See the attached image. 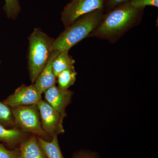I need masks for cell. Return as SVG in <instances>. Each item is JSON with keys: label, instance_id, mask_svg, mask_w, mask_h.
Segmentation results:
<instances>
[{"label": "cell", "instance_id": "obj_10", "mask_svg": "<svg viewBox=\"0 0 158 158\" xmlns=\"http://www.w3.org/2000/svg\"><path fill=\"white\" fill-rule=\"evenodd\" d=\"M19 150L18 158H47L35 135L22 141L19 145Z\"/></svg>", "mask_w": 158, "mask_h": 158}, {"label": "cell", "instance_id": "obj_14", "mask_svg": "<svg viewBox=\"0 0 158 158\" xmlns=\"http://www.w3.org/2000/svg\"><path fill=\"white\" fill-rule=\"evenodd\" d=\"M77 74L74 66L60 73L56 77L58 87L62 90H68L75 83Z\"/></svg>", "mask_w": 158, "mask_h": 158}, {"label": "cell", "instance_id": "obj_13", "mask_svg": "<svg viewBox=\"0 0 158 158\" xmlns=\"http://www.w3.org/2000/svg\"><path fill=\"white\" fill-rule=\"evenodd\" d=\"M68 51H63L58 53L52 63V68L56 77L60 73L74 66L76 61L69 54Z\"/></svg>", "mask_w": 158, "mask_h": 158}, {"label": "cell", "instance_id": "obj_15", "mask_svg": "<svg viewBox=\"0 0 158 158\" xmlns=\"http://www.w3.org/2000/svg\"><path fill=\"white\" fill-rule=\"evenodd\" d=\"M0 124L8 128H17L12 109L2 102H0Z\"/></svg>", "mask_w": 158, "mask_h": 158}, {"label": "cell", "instance_id": "obj_12", "mask_svg": "<svg viewBox=\"0 0 158 158\" xmlns=\"http://www.w3.org/2000/svg\"><path fill=\"white\" fill-rule=\"evenodd\" d=\"M40 145L47 158H64L59 146L58 137H54L51 141H46L37 137Z\"/></svg>", "mask_w": 158, "mask_h": 158}, {"label": "cell", "instance_id": "obj_19", "mask_svg": "<svg viewBox=\"0 0 158 158\" xmlns=\"http://www.w3.org/2000/svg\"><path fill=\"white\" fill-rule=\"evenodd\" d=\"M72 158H100L96 152L90 151L81 150L75 153Z\"/></svg>", "mask_w": 158, "mask_h": 158}, {"label": "cell", "instance_id": "obj_8", "mask_svg": "<svg viewBox=\"0 0 158 158\" xmlns=\"http://www.w3.org/2000/svg\"><path fill=\"white\" fill-rule=\"evenodd\" d=\"M45 100L58 112L66 116L65 109L71 102L73 92L54 85L44 92Z\"/></svg>", "mask_w": 158, "mask_h": 158}, {"label": "cell", "instance_id": "obj_11", "mask_svg": "<svg viewBox=\"0 0 158 158\" xmlns=\"http://www.w3.org/2000/svg\"><path fill=\"white\" fill-rule=\"evenodd\" d=\"M27 133L18 128H8L0 124V142L15 147L27 139Z\"/></svg>", "mask_w": 158, "mask_h": 158}, {"label": "cell", "instance_id": "obj_21", "mask_svg": "<svg viewBox=\"0 0 158 158\" xmlns=\"http://www.w3.org/2000/svg\"><path fill=\"white\" fill-rule=\"evenodd\" d=\"M0 63H1V60H0Z\"/></svg>", "mask_w": 158, "mask_h": 158}, {"label": "cell", "instance_id": "obj_5", "mask_svg": "<svg viewBox=\"0 0 158 158\" xmlns=\"http://www.w3.org/2000/svg\"><path fill=\"white\" fill-rule=\"evenodd\" d=\"M106 0H71L61 12V20L65 28L77 19L95 10H104Z\"/></svg>", "mask_w": 158, "mask_h": 158}, {"label": "cell", "instance_id": "obj_3", "mask_svg": "<svg viewBox=\"0 0 158 158\" xmlns=\"http://www.w3.org/2000/svg\"><path fill=\"white\" fill-rule=\"evenodd\" d=\"M28 39V68L30 80L34 84L48 62L52 52V45L55 39L40 28H36Z\"/></svg>", "mask_w": 158, "mask_h": 158}, {"label": "cell", "instance_id": "obj_17", "mask_svg": "<svg viewBox=\"0 0 158 158\" xmlns=\"http://www.w3.org/2000/svg\"><path fill=\"white\" fill-rule=\"evenodd\" d=\"M129 2L137 8H145L148 6L158 7V0H129Z\"/></svg>", "mask_w": 158, "mask_h": 158}, {"label": "cell", "instance_id": "obj_20", "mask_svg": "<svg viewBox=\"0 0 158 158\" xmlns=\"http://www.w3.org/2000/svg\"><path fill=\"white\" fill-rule=\"evenodd\" d=\"M128 1L129 0H106L104 7L105 13L112 10L119 4Z\"/></svg>", "mask_w": 158, "mask_h": 158}, {"label": "cell", "instance_id": "obj_2", "mask_svg": "<svg viewBox=\"0 0 158 158\" xmlns=\"http://www.w3.org/2000/svg\"><path fill=\"white\" fill-rule=\"evenodd\" d=\"M104 14L103 10L98 9L79 17L54 40L52 52L69 51L74 46L88 38L101 22Z\"/></svg>", "mask_w": 158, "mask_h": 158}, {"label": "cell", "instance_id": "obj_1", "mask_svg": "<svg viewBox=\"0 0 158 158\" xmlns=\"http://www.w3.org/2000/svg\"><path fill=\"white\" fill-rule=\"evenodd\" d=\"M145 8H137L129 1L105 13L103 18L88 37H96L114 43L127 31L139 24Z\"/></svg>", "mask_w": 158, "mask_h": 158}, {"label": "cell", "instance_id": "obj_18", "mask_svg": "<svg viewBox=\"0 0 158 158\" xmlns=\"http://www.w3.org/2000/svg\"><path fill=\"white\" fill-rule=\"evenodd\" d=\"M19 148L9 150L0 143V158H18Z\"/></svg>", "mask_w": 158, "mask_h": 158}, {"label": "cell", "instance_id": "obj_16", "mask_svg": "<svg viewBox=\"0 0 158 158\" xmlns=\"http://www.w3.org/2000/svg\"><path fill=\"white\" fill-rule=\"evenodd\" d=\"M4 11L8 18L15 19L21 11V6L19 0H5Z\"/></svg>", "mask_w": 158, "mask_h": 158}, {"label": "cell", "instance_id": "obj_9", "mask_svg": "<svg viewBox=\"0 0 158 158\" xmlns=\"http://www.w3.org/2000/svg\"><path fill=\"white\" fill-rule=\"evenodd\" d=\"M59 53L52 52L48 62L34 83V86L42 94L51 87L56 85V77L53 70L52 63Z\"/></svg>", "mask_w": 158, "mask_h": 158}, {"label": "cell", "instance_id": "obj_6", "mask_svg": "<svg viewBox=\"0 0 158 158\" xmlns=\"http://www.w3.org/2000/svg\"><path fill=\"white\" fill-rule=\"evenodd\" d=\"M37 106L43 129L48 135L52 138L65 133L63 123L65 116L55 110L45 100H41Z\"/></svg>", "mask_w": 158, "mask_h": 158}, {"label": "cell", "instance_id": "obj_4", "mask_svg": "<svg viewBox=\"0 0 158 158\" xmlns=\"http://www.w3.org/2000/svg\"><path fill=\"white\" fill-rule=\"evenodd\" d=\"M16 127L25 133H30L46 141L52 138L44 131L37 105L11 108Z\"/></svg>", "mask_w": 158, "mask_h": 158}, {"label": "cell", "instance_id": "obj_7", "mask_svg": "<svg viewBox=\"0 0 158 158\" xmlns=\"http://www.w3.org/2000/svg\"><path fill=\"white\" fill-rule=\"evenodd\" d=\"M42 94L34 84L27 86L23 85L14 93L4 101L11 108L30 105H37L42 99Z\"/></svg>", "mask_w": 158, "mask_h": 158}]
</instances>
